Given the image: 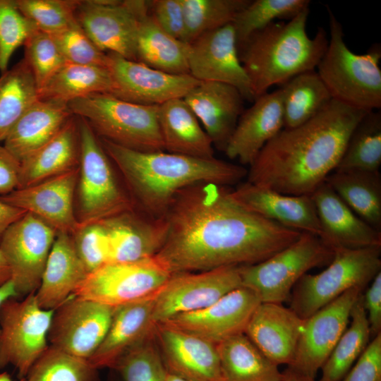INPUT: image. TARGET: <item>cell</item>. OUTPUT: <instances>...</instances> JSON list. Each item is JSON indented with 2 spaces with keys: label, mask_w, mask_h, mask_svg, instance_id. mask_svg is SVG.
I'll list each match as a JSON object with an SVG mask.
<instances>
[{
  "label": "cell",
  "mask_w": 381,
  "mask_h": 381,
  "mask_svg": "<svg viewBox=\"0 0 381 381\" xmlns=\"http://www.w3.org/2000/svg\"><path fill=\"white\" fill-rule=\"evenodd\" d=\"M87 274L71 235L57 232L35 292L38 305L46 310L56 309L73 294Z\"/></svg>",
  "instance_id": "f1b7e54d"
},
{
  "label": "cell",
  "mask_w": 381,
  "mask_h": 381,
  "mask_svg": "<svg viewBox=\"0 0 381 381\" xmlns=\"http://www.w3.org/2000/svg\"><path fill=\"white\" fill-rule=\"evenodd\" d=\"M233 198L255 214L285 227L322 238V229L310 195H287L247 181L231 189Z\"/></svg>",
  "instance_id": "7402d4cb"
},
{
  "label": "cell",
  "mask_w": 381,
  "mask_h": 381,
  "mask_svg": "<svg viewBox=\"0 0 381 381\" xmlns=\"http://www.w3.org/2000/svg\"><path fill=\"white\" fill-rule=\"evenodd\" d=\"M284 128H292L310 120L332 98L315 70L298 74L280 86Z\"/></svg>",
  "instance_id": "8d00e7d4"
},
{
  "label": "cell",
  "mask_w": 381,
  "mask_h": 381,
  "mask_svg": "<svg viewBox=\"0 0 381 381\" xmlns=\"http://www.w3.org/2000/svg\"><path fill=\"white\" fill-rule=\"evenodd\" d=\"M57 232L26 212L5 231L0 248L11 269L18 298L38 289Z\"/></svg>",
  "instance_id": "4fadbf2b"
},
{
  "label": "cell",
  "mask_w": 381,
  "mask_h": 381,
  "mask_svg": "<svg viewBox=\"0 0 381 381\" xmlns=\"http://www.w3.org/2000/svg\"><path fill=\"white\" fill-rule=\"evenodd\" d=\"M108 56L114 83L111 95L122 100L159 106L172 99L183 98L200 83L190 74H171L114 53Z\"/></svg>",
  "instance_id": "e0dca14e"
},
{
  "label": "cell",
  "mask_w": 381,
  "mask_h": 381,
  "mask_svg": "<svg viewBox=\"0 0 381 381\" xmlns=\"http://www.w3.org/2000/svg\"><path fill=\"white\" fill-rule=\"evenodd\" d=\"M39 100L33 74L23 59L0 76V143L18 121Z\"/></svg>",
  "instance_id": "74e56055"
},
{
  "label": "cell",
  "mask_w": 381,
  "mask_h": 381,
  "mask_svg": "<svg viewBox=\"0 0 381 381\" xmlns=\"http://www.w3.org/2000/svg\"><path fill=\"white\" fill-rule=\"evenodd\" d=\"M163 217L167 236L155 257L171 274L258 263L302 233L255 214L229 187L212 183L181 190Z\"/></svg>",
  "instance_id": "6da1fadb"
},
{
  "label": "cell",
  "mask_w": 381,
  "mask_h": 381,
  "mask_svg": "<svg viewBox=\"0 0 381 381\" xmlns=\"http://www.w3.org/2000/svg\"><path fill=\"white\" fill-rule=\"evenodd\" d=\"M362 301L366 312L370 336L381 333V272L371 281L370 286L362 294Z\"/></svg>",
  "instance_id": "f5cc1de1"
},
{
  "label": "cell",
  "mask_w": 381,
  "mask_h": 381,
  "mask_svg": "<svg viewBox=\"0 0 381 381\" xmlns=\"http://www.w3.org/2000/svg\"><path fill=\"white\" fill-rule=\"evenodd\" d=\"M224 381H282L279 366L240 334L217 344Z\"/></svg>",
  "instance_id": "e575fe53"
},
{
  "label": "cell",
  "mask_w": 381,
  "mask_h": 381,
  "mask_svg": "<svg viewBox=\"0 0 381 381\" xmlns=\"http://www.w3.org/2000/svg\"><path fill=\"white\" fill-rule=\"evenodd\" d=\"M55 310V309H54ZM54 310L42 308L35 292L9 298L0 306V369L8 365L25 378L49 346L48 332Z\"/></svg>",
  "instance_id": "30bf717a"
},
{
  "label": "cell",
  "mask_w": 381,
  "mask_h": 381,
  "mask_svg": "<svg viewBox=\"0 0 381 381\" xmlns=\"http://www.w3.org/2000/svg\"><path fill=\"white\" fill-rule=\"evenodd\" d=\"M11 279V272L8 262L0 248V286Z\"/></svg>",
  "instance_id": "6f0895ef"
},
{
  "label": "cell",
  "mask_w": 381,
  "mask_h": 381,
  "mask_svg": "<svg viewBox=\"0 0 381 381\" xmlns=\"http://www.w3.org/2000/svg\"><path fill=\"white\" fill-rule=\"evenodd\" d=\"M73 115L68 104L39 99L15 124L4 146L20 163L52 139Z\"/></svg>",
  "instance_id": "f546056e"
},
{
  "label": "cell",
  "mask_w": 381,
  "mask_h": 381,
  "mask_svg": "<svg viewBox=\"0 0 381 381\" xmlns=\"http://www.w3.org/2000/svg\"><path fill=\"white\" fill-rule=\"evenodd\" d=\"M158 122L164 151L198 158L214 157L211 139L183 98L159 105Z\"/></svg>",
  "instance_id": "1f68e13d"
},
{
  "label": "cell",
  "mask_w": 381,
  "mask_h": 381,
  "mask_svg": "<svg viewBox=\"0 0 381 381\" xmlns=\"http://www.w3.org/2000/svg\"><path fill=\"white\" fill-rule=\"evenodd\" d=\"M18 298L16 291L14 285L11 280L8 281L1 286H0V306L1 303L9 298ZM1 336V329H0Z\"/></svg>",
  "instance_id": "680465c9"
},
{
  "label": "cell",
  "mask_w": 381,
  "mask_h": 381,
  "mask_svg": "<svg viewBox=\"0 0 381 381\" xmlns=\"http://www.w3.org/2000/svg\"><path fill=\"white\" fill-rule=\"evenodd\" d=\"M189 74L200 82H219L239 90L244 99L255 100L248 77L239 59L232 23L205 32L188 43Z\"/></svg>",
  "instance_id": "ac0fdd59"
},
{
  "label": "cell",
  "mask_w": 381,
  "mask_h": 381,
  "mask_svg": "<svg viewBox=\"0 0 381 381\" xmlns=\"http://www.w3.org/2000/svg\"><path fill=\"white\" fill-rule=\"evenodd\" d=\"M282 375V381H316L315 378L299 373L290 367L285 369Z\"/></svg>",
  "instance_id": "9f6ffc18"
},
{
  "label": "cell",
  "mask_w": 381,
  "mask_h": 381,
  "mask_svg": "<svg viewBox=\"0 0 381 381\" xmlns=\"http://www.w3.org/2000/svg\"><path fill=\"white\" fill-rule=\"evenodd\" d=\"M304 321L282 303L261 302L244 334L272 363L290 366Z\"/></svg>",
  "instance_id": "d4e9b609"
},
{
  "label": "cell",
  "mask_w": 381,
  "mask_h": 381,
  "mask_svg": "<svg viewBox=\"0 0 381 381\" xmlns=\"http://www.w3.org/2000/svg\"><path fill=\"white\" fill-rule=\"evenodd\" d=\"M38 29L18 9L16 0H0V71L8 69L14 52Z\"/></svg>",
  "instance_id": "7dc6e473"
},
{
  "label": "cell",
  "mask_w": 381,
  "mask_h": 381,
  "mask_svg": "<svg viewBox=\"0 0 381 381\" xmlns=\"http://www.w3.org/2000/svg\"><path fill=\"white\" fill-rule=\"evenodd\" d=\"M309 0H255L237 13L232 22L238 48L255 32L277 19L291 20L309 8Z\"/></svg>",
  "instance_id": "60d3db41"
},
{
  "label": "cell",
  "mask_w": 381,
  "mask_h": 381,
  "mask_svg": "<svg viewBox=\"0 0 381 381\" xmlns=\"http://www.w3.org/2000/svg\"><path fill=\"white\" fill-rule=\"evenodd\" d=\"M150 14L169 35L184 42L186 26L181 0L150 1Z\"/></svg>",
  "instance_id": "f907efd6"
},
{
  "label": "cell",
  "mask_w": 381,
  "mask_h": 381,
  "mask_svg": "<svg viewBox=\"0 0 381 381\" xmlns=\"http://www.w3.org/2000/svg\"><path fill=\"white\" fill-rule=\"evenodd\" d=\"M367 111L332 99L307 122L283 128L249 166L247 181L287 195H311L335 170Z\"/></svg>",
  "instance_id": "7a4b0ae2"
},
{
  "label": "cell",
  "mask_w": 381,
  "mask_h": 381,
  "mask_svg": "<svg viewBox=\"0 0 381 381\" xmlns=\"http://www.w3.org/2000/svg\"><path fill=\"white\" fill-rule=\"evenodd\" d=\"M153 332L168 373L188 381H224L216 344L162 323Z\"/></svg>",
  "instance_id": "44dd1931"
},
{
  "label": "cell",
  "mask_w": 381,
  "mask_h": 381,
  "mask_svg": "<svg viewBox=\"0 0 381 381\" xmlns=\"http://www.w3.org/2000/svg\"><path fill=\"white\" fill-rule=\"evenodd\" d=\"M333 254L318 236L302 232L296 241L266 260L239 266L241 286L253 291L261 302L282 303L308 270L328 265Z\"/></svg>",
  "instance_id": "9c48e42d"
},
{
  "label": "cell",
  "mask_w": 381,
  "mask_h": 381,
  "mask_svg": "<svg viewBox=\"0 0 381 381\" xmlns=\"http://www.w3.org/2000/svg\"><path fill=\"white\" fill-rule=\"evenodd\" d=\"M325 181L360 218L381 231L379 171H334Z\"/></svg>",
  "instance_id": "836d02e7"
},
{
  "label": "cell",
  "mask_w": 381,
  "mask_h": 381,
  "mask_svg": "<svg viewBox=\"0 0 381 381\" xmlns=\"http://www.w3.org/2000/svg\"><path fill=\"white\" fill-rule=\"evenodd\" d=\"M241 286L239 266L172 274L155 297L153 322L205 308Z\"/></svg>",
  "instance_id": "5bb4252c"
},
{
  "label": "cell",
  "mask_w": 381,
  "mask_h": 381,
  "mask_svg": "<svg viewBox=\"0 0 381 381\" xmlns=\"http://www.w3.org/2000/svg\"><path fill=\"white\" fill-rule=\"evenodd\" d=\"M72 114L85 119L99 138L140 152L164 151L157 105H143L96 93L68 103Z\"/></svg>",
  "instance_id": "8992f818"
},
{
  "label": "cell",
  "mask_w": 381,
  "mask_h": 381,
  "mask_svg": "<svg viewBox=\"0 0 381 381\" xmlns=\"http://www.w3.org/2000/svg\"><path fill=\"white\" fill-rule=\"evenodd\" d=\"M113 87L109 68L66 63L39 90V99L68 104L96 93L111 94Z\"/></svg>",
  "instance_id": "d590c367"
},
{
  "label": "cell",
  "mask_w": 381,
  "mask_h": 381,
  "mask_svg": "<svg viewBox=\"0 0 381 381\" xmlns=\"http://www.w3.org/2000/svg\"><path fill=\"white\" fill-rule=\"evenodd\" d=\"M310 8L288 22L274 21L255 32L238 48L255 99L273 85L316 69L328 44L320 27L311 38L306 30Z\"/></svg>",
  "instance_id": "277c9868"
},
{
  "label": "cell",
  "mask_w": 381,
  "mask_h": 381,
  "mask_svg": "<svg viewBox=\"0 0 381 381\" xmlns=\"http://www.w3.org/2000/svg\"><path fill=\"white\" fill-rule=\"evenodd\" d=\"M25 211L11 206L0 200V240L5 231L21 218Z\"/></svg>",
  "instance_id": "11a10c76"
},
{
  "label": "cell",
  "mask_w": 381,
  "mask_h": 381,
  "mask_svg": "<svg viewBox=\"0 0 381 381\" xmlns=\"http://www.w3.org/2000/svg\"><path fill=\"white\" fill-rule=\"evenodd\" d=\"M25 381H98V373L87 360L49 345Z\"/></svg>",
  "instance_id": "7bdbcfd3"
},
{
  "label": "cell",
  "mask_w": 381,
  "mask_h": 381,
  "mask_svg": "<svg viewBox=\"0 0 381 381\" xmlns=\"http://www.w3.org/2000/svg\"><path fill=\"white\" fill-rule=\"evenodd\" d=\"M79 167L0 195L3 202L31 213L56 232L73 234L80 226L73 207Z\"/></svg>",
  "instance_id": "ffe728a7"
},
{
  "label": "cell",
  "mask_w": 381,
  "mask_h": 381,
  "mask_svg": "<svg viewBox=\"0 0 381 381\" xmlns=\"http://www.w3.org/2000/svg\"><path fill=\"white\" fill-rule=\"evenodd\" d=\"M20 169V162L0 145V195L18 188Z\"/></svg>",
  "instance_id": "db71d44e"
},
{
  "label": "cell",
  "mask_w": 381,
  "mask_h": 381,
  "mask_svg": "<svg viewBox=\"0 0 381 381\" xmlns=\"http://www.w3.org/2000/svg\"><path fill=\"white\" fill-rule=\"evenodd\" d=\"M100 222L108 237V262H136L154 257L167 236L163 217H142L133 210Z\"/></svg>",
  "instance_id": "4316f807"
},
{
  "label": "cell",
  "mask_w": 381,
  "mask_h": 381,
  "mask_svg": "<svg viewBox=\"0 0 381 381\" xmlns=\"http://www.w3.org/2000/svg\"><path fill=\"white\" fill-rule=\"evenodd\" d=\"M213 146L224 151L244 111L241 93L235 87L219 82H200L184 97Z\"/></svg>",
  "instance_id": "484cf974"
},
{
  "label": "cell",
  "mask_w": 381,
  "mask_h": 381,
  "mask_svg": "<svg viewBox=\"0 0 381 381\" xmlns=\"http://www.w3.org/2000/svg\"><path fill=\"white\" fill-rule=\"evenodd\" d=\"M310 195L322 229L321 240L332 250L381 248V231L360 218L325 181Z\"/></svg>",
  "instance_id": "603a6c76"
},
{
  "label": "cell",
  "mask_w": 381,
  "mask_h": 381,
  "mask_svg": "<svg viewBox=\"0 0 381 381\" xmlns=\"http://www.w3.org/2000/svg\"><path fill=\"white\" fill-rule=\"evenodd\" d=\"M155 297L116 308L104 339L87 360L92 366L114 369L125 353L152 333Z\"/></svg>",
  "instance_id": "83f0119b"
},
{
  "label": "cell",
  "mask_w": 381,
  "mask_h": 381,
  "mask_svg": "<svg viewBox=\"0 0 381 381\" xmlns=\"http://www.w3.org/2000/svg\"><path fill=\"white\" fill-rule=\"evenodd\" d=\"M327 267L305 274L293 288L291 308L306 320L348 290L366 286L381 272V248H335Z\"/></svg>",
  "instance_id": "52a82bcc"
},
{
  "label": "cell",
  "mask_w": 381,
  "mask_h": 381,
  "mask_svg": "<svg viewBox=\"0 0 381 381\" xmlns=\"http://www.w3.org/2000/svg\"><path fill=\"white\" fill-rule=\"evenodd\" d=\"M185 18L184 42L232 23L250 0H181Z\"/></svg>",
  "instance_id": "b9f144b4"
},
{
  "label": "cell",
  "mask_w": 381,
  "mask_h": 381,
  "mask_svg": "<svg viewBox=\"0 0 381 381\" xmlns=\"http://www.w3.org/2000/svg\"><path fill=\"white\" fill-rule=\"evenodd\" d=\"M362 294L352 307L349 328L320 369L322 375L318 381H341L368 346L370 331Z\"/></svg>",
  "instance_id": "f35d334b"
},
{
  "label": "cell",
  "mask_w": 381,
  "mask_h": 381,
  "mask_svg": "<svg viewBox=\"0 0 381 381\" xmlns=\"http://www.w3.org/2000/svg\"><path fill=\"white\" fill-rule=\"evenodd\" d=\"M79 164V121L73 115L52 139L20 162L18 188L78 168Z\"/></svg>",
  "instance_id": "4dcf8cb0"
},
{
  "label": "cell",
  "mask_w": 381,
  "mask_h": 381,
  "mask_svg": "<svg viewBox=\"0 0 381 381\" xmlns=\"http://www.w3.org/2000/svg\"><path fill=\"white\" fill-rule=\"evenodd\" d=\"M134 198L150 217H163L183 189L203 183L237 185L247 176L243 166L167 151L140 152L99 138Z\"/></svg>",
  "instance_id": "3957f363"
},
{
  "label": "cell",
  "mask_w": 381,
  "mask_h": 381,
  "mask_svg": "<svg viewBox=\"0 0 381 381\" xmlns=\"http://www.w3.org/2000/svg\"><path fill=\"white\" fill-rule=\"evenodd\" d=\"M71 236L76 253L88 273L108 262V237L100 222L80 224Z\"/></svg>",
  "instance_id": "681fc988"
},
{
  "label": "cell",
  "mask_w": 381,
  "mask_h": 381,
  "mask_svg": "<svg viewBox=\"0 0 381 381\" xmlns=\"http://www.w3.org/2000/svg\"><path fill=\"white\" fill-rule=\"evenodd\" d=\"M171 275L155 256L107 262L88 273L73 295L116 308L157 296Z\"/></svg>",
  "instance_id": "8fae6325"
},
{
  "label": "cell",
  "mask_w": 381,
  "mask_h": 381,
  "mask_svg": "<svg viewBox=\"0 0 381 381\" xmlns=\"http://www.w3.org/2000/svg\"><path fill=\"white\" fill-rule=\"evenodd\" d=\"M150 13V1L80 0L75 17L102 52L136 61L140 20Z\"/></svg>",
  "instance_id": "7c38bea8"
},
{
  "label": "cell",
  "mask_w": 381,
  "mask_h": 381,
  "mask_svg": "<svg viewBox=\"0 0 381 381\" xmlns=\"http://www.w3.org/2000/svg\"><path fill=\"white\" fill-rule=\"evenodd\" d=\"M165 381H188V380L167 372Z\"/></svg>",
  "instance_id": "91938a15"
},
{
  "label": "cell",
  "mask_w": 381,
  "mask_h": 381,
  "mask_svg": "<svg viewBox=\"0 0 381 381\" xmlns=\"http://www.w3.org/2000/svg\"><path fill=\"white\" fill-rule=\"evenodd\" d=\"M115 309L72 295L54 310L49 346L87 361L104 339Z\"/></svg>",
  "instance_id": "9a60e30c"
},
{
  "label": "cell",
  "mask_w": 381,
  "mask_h": 381,
  "mask_svg": "<svg viewBox=\"0 0 381 381\" xmlns=\"http://www.w3.org/2000/svg\"><path fill=\"white\" fill-rule=\"evenodd\" d=\"M78 121L80 164L76 217L80 224L98 222L132 210L133 202L119 183L111 159L98 137L85 119L78 117Z\"/></svg>",
  "instance_id": "ba28073f"
},
{
  "label": "cell",
  "mask_w": 381,
  "mask_h": 381,
  "mask_svg": "<svg viewBox=\"0 0 381 381\" xmlns=\"http://www.w3.org/2000/svg\"><path fill=\"white\" fill-rule=\"evenodd\" d=\"M51 35L66 63L108 68V53L93 43L78 22Z\"/></svg>",
  "instance_id": "c3c4849f"
},
{
  "label": "cell",
  "mask_w": 381,
  "mask_h": 381,
  "mask_svg": "<svg viewBox=\"0 0 381 381\" xmlns=\"http://www.w3.org/2000/svg\"><path fill=\"white\" fill-rule=\"evenodd\" d=\"M381 164V111H368L354 128L334 171H378Z\"/></svg>",
  "instance_id": "ab89813d"
},
{
  "label": "cell",
  "mask_w": 381,
  "mask_h": 381,
  "mask_svg": "<svg viewBox=\"0 0 381 381\" xmlns=\"http://www.w3.org/2000/svg\"><path fill=\"white\" fill-rule=\"evenodd\" d=\"M24 60L29 66L38 91L66 64L50 34L37 30L25 42Z\"/></svg>",
  "instance_id": "bcb514c9"
},
{
  "label": "cell",
  "mask_w": 381,
  "mask_h": 381,
  "mask_svg": "<svg viewBox=\"0 0 381 381\" xmlns=\"http://www.w3.org/2000/svg\"><path fill=\"white\" fill-rule=\"evenodd\" d=\"M80 0H16L20 11L39 30L54 34L76 23Z\"/></svg>",
  "instance_id": "f6af8a7d"
},
{
  "label": "cell",
  "mask_w": 381,
  "mask_h": 381,
  "mask_svg": "<svg viewBox=\"0 0 381 381\" xmlns=\"http://www.w3.org/2000/svg\"><path fill=\"white\" fill-rule=\"evenodd\" d=\"M343 381H381V333L373 337Z\"/></svg>",
  "instance_id": "816d5d0a"
},
{
  "label": "cell",
  "mask_w": 381,
  "mask_h": 381,
  "mask_svg": "<svg viewBox=\"0 0 381 381\" xmlns=\"http://www.w3.org/2000/svg\"><path fill=\"white\" fill-rule=\"evenodd\" d=\"M329 39L317 73L332 99L367 111L381 108V48L373 44L362 54L353 52L344 39L341 24L329 6Z\"/></svg>",
  "instance_id": "5b68a950"
},
{
  "label": "cell",
  "mask_w": 381,
  "mask_h": 381,
  "mask_svg": "<svg viewBox=\"0 0 381 381\" xmlns=\"http://www.w3.org/2000/svg\"><path fill=\"white\" fill-rule=\"evenodd\" d=\"M114 369L117 370L123 381H165L167 370L154 332L125 353Z\"/></svg>",
  "instance_id": "ee69618b"
},
{
  "label": "cell",
  "mask_w": 381,
  "mask_h": 381,
  "mask_svg": "<svg viewBox=\"0 0 381 381\" xmlns=\"http://www.w3.org/2000/svg\"><path fill=\"white\" fill-rule=\"evenodd\" d=\"M364 289L356 287L306 319L290 367L315 378L350 321L352 307Z\"/></svg>",
  "instance_id": "2e32d148"
},
{
  "label": "cell",
  "mask_w": 381,
  "mask_h": 381,
  "mask_svg": "<svg viewBox=\"0 0 381 381\" xmlns=\"http://www.w3.org/2000/svg\"><path fill=\"white\" fill-rule=\"evenodd\" d=\"M284 128L282 92L279 88L257 97L244 110L224 150L231 159L250 166L263 147Z\"/></svg>",
  "instance_id": "cb8c5ba5"
},
{
  "label": "cell",
  "mask_w": 381,
  "mask_h": 381,
  "mask_svg": "<svg viewBox=\"0 0 381 381\" xmlns=\"http://www.w3.org/2000/svg\"><path fill=\"white\" fill-rule=\"evenodd\" d=\"M188 43L166 32L150 13L140 20L136 40V61L166 73L189 74Z\"/></svg>",
  "instance_id": "d6a6232c"
},
{
  "label": "cell",
  "mask_w": 381,
  "mask_h": 381,
  "mask_svg": "<svg viewBox=\"0 0 381 381\" xmlns=\"http://www.w3.org/2000/svg\"><path fill=\"white\" fill-rule=\"evenodd\" d=\"M0 381H14L6 372L0 373ZM19 381H25V378L20 379Z\"/></svg>",
  "instance_id": "94428289"
},
{
  "label": "cell",
  "mask_w": 381,
  "mask_h": 381,
  "mask_svg": "<svg viewBox=\"0 0 381 381\" xmlns=\"http://www.w3.org/2000/svg\"><path fill=\"white\" fill-rule=\"evenodd\" d=\"M260 303V298L253 291L241 286L205 308L176 315L162 324L217 344L244 334Z\"/></svg>",
  "instance_id": "d6986e66"
}]
</instances>
